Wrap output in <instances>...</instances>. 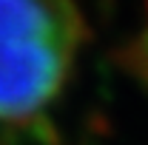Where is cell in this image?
I'll list each match as a JSON object with an SVG mask.
<instances>
[{"mask_svg":"<svg viewBox=\"0 0 148 145\" xmlns=\"http://www.w3.org/2000/svg\"><path fill=\"white\" fill-rule=\"evenodd\" d=\"M80 46L71 0H0V122L40 117L63 94Z\"/></svg>","mask_w":148,"mask_h":145,"instance_id":"6da1fadb","label":"cell"}]
</instances>
